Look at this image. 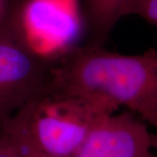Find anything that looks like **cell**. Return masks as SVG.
I'll use <instances>...</instances> for the list:
<instances>
[{
    "instance_id": "1",
    "label": "cell",
    "mask_w": 157,
    "mask_h": 157,
    "mask_svg": "<svg viewBox=\"0 0 157 157\" xmlns=\"http://www.w3.org/2000/svg\"><path fill=\"white\" fill-rule=\"evenodd\" d=\"M49 86L126 107L157 128V51L126 55L86 44L56 57Z\"/></svg>"
},
{
    "instance_id": "2",
    "label": "cell",
    "mask_w": 157,
    "mask_h": 157,
    "mask_svg": "<svg viewBox=\"0 0 157 157\" xmlns=\"http://www.w3.org/2000/svg\"><path fill=\"white\" fill-rule=\"evenodd\" d=\"M117 110L104 100L68 94L48 85L2 129L45 155L73 157L96 125Z\"/></svg>"
},
{
    "instance_id": "3",
    "label": "cell",
    "mask_w": 157,
    "mask_h": 157,
    "mask_svg": "<svg viewBox=\"0 0 157 157\" xmlns=\"http://www.w3.org/2000/svg\"><path fill=\"white\" fill-rule=\"evenodd\" d=\"M19 11L12 22L0 29V129L49 85L58 55L38 51L23 32Z\"/></svg>"
},
{
    "instance_id": "11",
    "label": "cell",
    "mask_w": 157,
    "mask_h": 157,
    "mask_svg": "<svg viewBox=\"0 0 157 157\" xmlns=\"http://www.w3.org/2000/svg\"><path fill=\"white\" fill-rule=\"evenodd\" d=\"M148 157H157V155H154V154L152 153L151 155H149V156H148Z\"/></svg>"
},
{
    "instance_id": "4",
    "label": "cell",
    "mask_w": 157,
    "mask_h": 157,
    "mask_svg": "<svg viewBox=\"0 0 157 157\" xmlns=\"http://www.w3.org/2000/svg\"><path fill=\"white\" fill-rule=\"evenodd\" d=\"M152 149L148 125L126 111L103 118L73 157H148Z\"/></svg>"
},
{
    "instance_id": "8",
    "label": "cell",
    "mask_w": 157,
    "mask_h": 157,
    "mask_svg": "<svg viewBox=\"0 0 157 157\" xmlns=\"http://www.w3.org/2000/svg\"><path fill=\"white\" fill-rule=\"evenodd\" d=\"M7 135L10 136V138L12 140V142L14 143L15 147L17 149V154L19 157H55L51 156L48 155H45L42 152L39 151L37 149H35L34 147H31L28 144H26L25 142H24L23 140H18L17 138L13 137L10 135L8 133H6Z\"/></svg>"
},
{
    "instance_id": "5",
    "label": "cell",
    "mask_w": 157,
    "mask_h": 157,
    "mask_svg": "<svg viewBox=\"0 0 157 157\" xmlns=\"http://www.w3.org/2000/svg\"><path fill=\"white\" fill-rule=\"evenodd\" d=\"M124 0H79L81 16L88 41L86 44L104 45L121 17Z\"/></svg>"
},
{
    "instance_id": "10",
    "label": "cell",
    "mask_w": 157,
    "mask_h": 157,
    "mask_svg": "<svg viewBox=\"0 0 157 157\" xmlns=\"http://www.w3.org/2000/svg\"><path fill=\"white\" fill-rule=\"evenodd\" d=\"M151 143L153 149H157V132L151 133Z\"/></svg>"
},
{
    "instance_id": "9",
    "label": "cell",
    "mask_w": 157,
    "mask_h": 157,
    "mask_svg": "<svg viewBox=\"0 0 157 157\" xmlns=\"http://www.w3.org/2000/svg\"><path fill=\"white\" fill-rule=\"evenodd\" d=\"M0 157H19L14 143L3 129H0Z\"/></svg>"
},
{
    "instance_id": "7",
    "label": "cell",
    "mask_w": 157,
    "mask_h": 157,
    "mask_svg": "<svg viewBox=\"0 0 157 157\" xmlns=\"http://www.w3.org/2000/svg\"><path fill=\"white\" fill-rule=\"evenodd\" d=\"M21 3L22 0H0V29L14 20Z\"/></svg>"
},
{
    "instance_id": "6",
    "label": "cell",
    "mask_w": 157,
    "mask_h": 157,
    "mask_svg": "<svg viewBox=\"0 0 157 157\" xmlns=\"http://www.w3.org/2000/svg\"><path fill=\"white\" fill-rule=\"evenodd\" d=\"M132 15L157 26V0H124L121 8V17Z\"/></svg>"
}]
</instances>
